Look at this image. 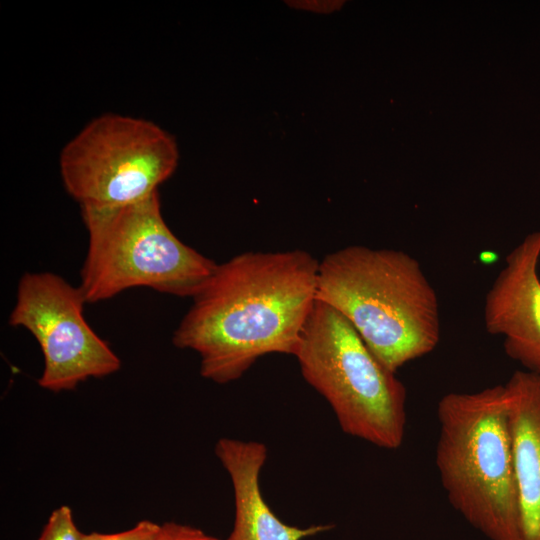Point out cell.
I'll list each match as a JSON object with an SVG mask.
<instances>
[{
	"instance_id": "1",
	"label": "cell",
	"mask_w": 540,
	"mask_h": 540,
	"mask_svg": "<svg viewBox=\"0 0 540 540\" xmlns=\"http://www.w3.org/2000/svg\"><path fill=\"white\" fill-rule=\"evenodd\" d=\"M319 261L303 250L244 252L222 264L192 298L173 344L200 356V374L239 379L260 357L295 354L316 302Z\"/></svg>"
},
{
	"instance_id": "2",
	"label": "cell",
	"mask_w": 540,
	"mask_h": 540,
	"mask_svg": "<svg viewBox=\"0 0 540 540\" xmlns=\"http://www.w3.org/2000/svg\"><path fill=\"white\" fill-rule=\"evenodd\" d=\"M316 299L342 314L393 373L440 341L438 297L404 251L350 245L327 254L319 261Z\"/></svg>"
},
{
	"instance_id": "3",
	"label": "cell",
	"mask_w": 540,
	"mask_h": 540,
	"mask_svg": "<svg viewBox=\"0 0 540 540\" xmlns=\"http://www.w3.org/2000/svg\"><path fill=\"white\" fill-rule=\"evenodd\" d=\"M435 464L451 506L489 540H518L519 504L505 384L437 405Z\"/></svg>"
},
{
	"instance_id": "4",
	"label": "cell",
	"mask_w": 540,
	"mask_h": 540,
	"mask_svg": "<svg viewBox=\"0 0 540 540\" xmlns=\"http://www.w3.org/2000/svg\"><path fill=\"white\" fill-rule=\"evenodd\" d=\"M81 215L88 249L79 287L86 302L134 287L193 298L217 267L170 230L158 192L121 206L84 207Z\"/></svg>"
},
{
	"instance_id": "5",
	"label": "cell",
	"mask_w": 540,
	"mask_h": 540,
	"mask_svg": "<svg viewBox=\"0 0 540 540\" xmlns=\"http://www.w3.org/2000/svg\"><path fill=\"white\" fill-rule=\"evenodd\" d=\"M294 356L343 432L384 449L401 446L406 388L342 314L316 299Z\"/></svg>"
},
{
	"instance_id": "6",
	"label": "cell",
	"mask_w": 540,
	"mask_h": 540,
	"mask_svg": "<svg viewBox=\"0 0 540 540\" xmlns=\"http://www.w3.org/2000/svg\"><path fill=\"white\" fill-rule=\"evenodd\" d=\"M174 138L140 118L105 114L88 123L60 154L69 195L84 207H116L143 200L175 171Z\"/></svg>"
},
{
	"instance_id": "7",
	"label": "cell",
	"mask_w": 540,
	"mask_h": 540,
	"mask_svg": "<svg viewBox=\"0 0 540 540\" xmlns=\"http://www.w3.org/2000/svg\"><path fill=\"white\" fill-rule=\"evenodd\" d=\"M85 303L80 287L54 273L20 278L9 324L24 327L37 340L44 358L38 384L46 390H74L81 382L109 376L121 367L116 353L87 323Z\"/></svg>"
},
{
	"instance_id": "8",
	"label": "cell",
	"mask_w": 540,
	"mask_h": 540,
	"mask_svg": "<svg viewBox=\"0 0 540 540\" xmlns=\"http://www.w3.org/2000/svg\"><path fill=\"white\" fill-rule=\"evenodd\" d=\"M540 229L517 244L487 291L483 318L488 333L503 338L505 353L540 375Z\"/></svg>"
},
{
	"instance_id": "9",
	"label": "cell",
	"mask_w": 540,
	"mask_h": 540,
	"mask_svg": "<svg viewBox=\"0 0 540 540\" xmlns=\"http://www.w3.org/2000/svg\"><path fill=\"white\" fill-rule=\"evenodd\" d=\"M215 454L230 476L234 491L233 529L225 540H303L331 525L300 528L282 522L263 498L259 478L267 457L264 444L221 438Z\"/></svg>"
},
{
	"instance_id": "10",
	"label": "cell",
	"mask_w": 540,
	"mask_h": 540,
	"mask_svg": "<svg viewBox=\"0 0 540 540\" xmlns=\"http://www.w3.org/2000/svg\"><path fill=\"white\" fill-rule=\"evenodd\" d=\"M505 385L519 504L518 540H540V375L515 371Z\"/></svg>"
},
{
	"instance_id": "11",
	"label": "cell",
	"mask_w": 540,
	"mask_h": 540,
	"mask_svg": "<svg viewBox=\"0 0 540 540\" xmlns=\"http://www.w3.org/2000/svg\"><path fill=\"white\" fill-rule=\"evenodd\" d=\"M83 534L74 521L71 508L62 505L51 512L37 540H82Z\"/></svg>"
},
{
	"instance_id": "12",
	"label": "cell",
	"mask_w": 540,
	"mask_h": 540,
	"mask_svg": "<svg viewBox=\"0 0 540 540\" xmlns=\"http://www.w3.org/2000/svg\"><path fill=\"white\" fill-rule=\"evenodd\" d=\"M160 528L161 524L144 519L138 521L133 527L120 532L84 533L82 540H155Z\"/></svg>"
},
{
	"instance_id": "13",
	"label": "cell",
	"mask_w": 540,
	"mask_h": 540,
	"mask_svg": "<svg viewBox=\"0 0 540 540\" xmlns=\"http://www.w3.org/2000/svg\"><path fill=\"white\" fill-rule=\"evenodd\" d=\"M155 540H220L203 530L177 522L161 524L160 531Z\"/></svg>"
}]
</instances>
